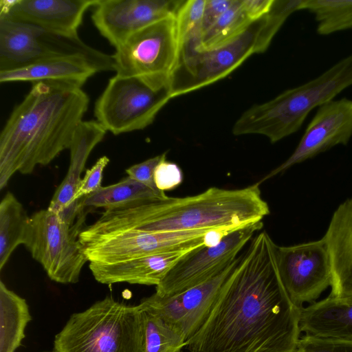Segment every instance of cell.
Returning a JSON list of instances; mask_svg holds the SVG:
<instances>
[{"mask_svg": "<svg viewBox=\"0 0 352 352\" xmlns=\"http://www.w3.org/2000/svg\"><path fill=\"white\" fill-rule=\"evenodd\" d=\"M274 242L253 237L223 284L188 352H296L300 307L289 297L277 269Z\"/></svg>", "mask_w": 352, "mask_h": 352, "instance_id": "1", "label": "cell"}, {"mask_svg": "<svg viewBox=\"0 0 352 352\" xmlns=\"http://www.w3.org/2000/svg\"><path fill=\"white\" fill-rule=\"evenodd\" d=\"M81 87L60 81L33 83L0 134V190L16 172L30 174L69 148L89 104Z\"/></svg>", "mask_w": 352, "mask_h": 352, "instance_id": "2", "label": "cell"}, {"mask_svg": "<svg viewBox=\"0 0 352 352\" xmlns=\"http://www.w3.org/2000/svg\"><path fill=\"white\" fill-rule=\"evenodd\" d=\"M269 214L268 204L256 183L241 189L211 187L194 196L168 197L126 209L106 210L85 228L93 232L232 231L261 221Z\"/></svg>", "mask_w": 352, "mask_h": 352, "instance_id": "3", "label": "cell"}, {"mask_svg": "<svg viewBox=\"0 0 352 352\" xmlns=\"http://www.w3.org/2000/svg\"><path fill=\"white\" fill-rule=\"evenodd\" d=\"M352 85V53L319 76L245 111L232 127L234 135L259 134L276 143L297 132L316 107Z\"/></svg>", "mask_w": 352, "mask_h": 352, "instance_id": "4", "label": "cell"}, {"mask_svg": "<svg viewBox=\"0 0 352 352\" xmlns=\"http://www.w3.org/2000/svg\"><path fill=\"white\" fill-rule=\"evenodd\" d=\"M303 2L304 0H275L267 14L218 48L196 52L184 46L173 80L171 98L213 84L230 75L250 56L267 50L287 19L294 12L302 10Z\"/></svg>", "mask_w": 352, "mask_h": 352, "instance_id": "5", "label": "cell"}, {"mask_svg": "<svg viewBox=\"0 0 352 352\" xmlns=\"http://www.w3.org/2000/svg\"><path fill=\"white\" fill-rule=\"evenodd\" d=\"M144 311L111 296L72 314L55 336L54 352H142Z\"/></svg>", "mask_w": 352, "mask_h": 352, "instance_id": "6", "label": "cell"}, {"mask_svg": "<svg viewBox=\"0 0 352 352\" xmlns=\"http://www.w3.org/2000/svg\"><path fill=\"white\" fill-rule=\"evenodd\" d=\"M182 49L175 14L171 15L140 30L117 47L111 56L114 71L170 95Z\"/></svg>", "mask_w": 352, "mask_h": 352, "instance_id": "7", "label": "cell"}, {"mask_svg": "<svg viewBox=\"0 0 352 352\" xmlns=\"http://www.w3.org/2000/svg\"><path fill=\"white\" fill-rule=\"evenodd\" d=\"M85 214L73 226L63 222L47 208L31 216V231L26 248L48 277L62 284L76 283L88 259L79 241Z\"/></svg>", "mask_w": 352, "mask_h": 352, "instance_id": "8", "label": "cell"}, {"mask_svg": "<svg viewBox=\"0 0 352 352\" xmlns=\"http://www.w3.org/2000/svg\"><path fill=\"white\" fill-rule=\"evenodd\" d=\"M210 231L93 232L83 228L78 238L89 263H109L170 251L193 250L205 245L204 237Z\"/></svg>", "mask_w": 352, "mask_h": 352, "instance_id": "9", "label": "cell"}, {"mask_svg": "<svg viewBox=\"0 0 352 352\" xmlns=\"http://www.w3.org/2000/svg\"><path fill=\"white\" fill-rule=\"evenodd\" d=\"M170 99L167 91H155L135 78L116 74L96 100L94 112L107 131L119 135L151 125Z\"/></svg>", "mask_w": 352, "mask_h": 352, "instance_id": "10", "label": "cell"}, {"mask_svg": "<svg viewBox=\"0 0 352 352\" xmlns=\"http://www.w3.org/2000/svg\"><path fill=\"white\" fill-rule=\"evenodd\" d=\"M262 227V221L252 223L230 232L216 245H204L190 250L155 287V293L162 296L173 295L215 277L238 257Z\"/></svg>", "mask_w": 352, "mask_h": 352, "instance_id": "11", "label": "cell"}, {"mask_svg": "<svg viewBox=\"0 0 352 352\" xmlns=\"http://www.w3.org/2000/svg\"><path fill=\"white\" fill-rule=\"evenodd\" d=\"M281 282L292 301L302 308L331 285L332 265L327 243L320 239L274 248Z\"/></svg>", "mask_w": 352, "mask_h": 352, "instance_id": "12", "label": "cell"}, {"mask_svg": "<svg viewBox=\"0 0 352 352\" xmlns=\"http://www.w3.org/2000/svg\"><path fill=\"white\" fill-rule=\"evenodd\" d=\"M241 255L210 280L182 292L159 296L154 293L141 300L139 305L159 316L186 338H191L201 327L223 284L239 262Z\"/></svg>", "mask_w": 352, "mask_h": 352, "instance_id": "13", "label": "cell"}, {"mask_svg": "<svg viewBox=\"0 0 352 352\" xmlns=\"http://www.w3.org/2000/svg\"><path fill=\"white\" fill-rule=\"evenodd\" d=\"M352 138V99L342 98L319 107L292 154L258 182L283 173L338 145H347Z\"/></svg>", "mask_w": 352, "mask_h": 352, "instance_id": "14", "label": "cell"}, {"mask_svg": "<svg viewBox=\"0 0 352 352\" xmlns=\"http://www.w3.org/2000/svg\"><path fill=\"white\" fill-rule=\"evenodd\" d=\"M183 1L98 0L91 20L115 48L146 26L176 14Z\"/></svg>", "mask_w": 352, "mask_h": 352, "instance_id": "15", "label": "cell"}, {"mask_svg": "<svg viewBox=\"0 0 352 352\" xmlns=\"http://www.w3.org/2000/svg\"><path fill=\"white\" fill-rule=\"evenodd\" d=\"M72 54L69 38L30 23L0 17V72L22 68L53 56Z\"/></svg>", "mask_w": 352, "mask_h": 352, "instance_id": "16", "label": "cell"}, {"mask_svg": "<svg viewBox=\"0 0 352 352\" xmlns=\"http://www.w3.org/2000/svg\"><path fill=\"white\" fill-rule=\"evenodd\" d=\"M98 0H1L0 17L36 25L66 38H79L78 30L87 10Z\"/></svg>", "mask_w": 352, "mask_h": 352, "instance_id": "17", "label": "cell"}, {"mask_svg": "<svg viewBox=\"0 0 352 352\" xmlns=\"http://www.w3.org/2000/svg\"><path fill=\"white\" fill-rule=\"evenodd\" d=\"M190 250L170 251L116 263H89V266L95 280L102 284L127 283L156 287Z\"/></svg>", "mask_w": 352, "mask_h": 352, "instance_id": "18", "label": "cell"}, {"mask_svg": "<svg viewBox=\"0 0 352 352\" xmlns=\"http://www.w3.org/2000/svg\"><path fill=\"white\" fill-rule=\"evenodd\" d=\"M105 72L98 63L81 54H60L50 56L26 67L0 72V82L43 81L70 82L82 87L97 72Z\"/></svg>", "mask_w": 352, "mask_h": 352, "instance_id": "19", "label": "cell"}, {"mask_svg": "<svg viewBox=\"0 0 352 352\" xmlns=\"http://www.w3.org/2000/svg\"><path fill=\"white\" fill-rule=\"evenodd\" d=\"M322 237L332 265L329 296H352V196L336 209Z\"/></svg>", "mask_w": 352, "mask_h": 352, "instance_id": "20", "label": "cell"}, {"mask_svg": "<svg viewBox=\"0 0 352 352\" xmlns=\"http://www.w3.org/2000/svg\"><path fill=\"white\" fill-rule=\"evenodd\" d=\"M300 329L306 336L352 342V296H329L302 307Z\"/></svg>", "mask_w": 352, "mask_h": 352, "instance_id": "21", "label": "cell"}, {"mask_svg": "<svg viewBox=\"0 0 352 352\" xmlns=\"http://www.w3.org/2000/svg\"><path fill=\"white\" fill-rule=\"evenodd\" d=\"M107 132L97 120H82L78 126L69 148L70 161L68 170L50 202L49 210L58 214L74 202L88 157Z\"/></svg>", "mask_w": 352, "mask_h": 352, "instance_id": "22", "label": "cell"}, {"mask_svg": "<svg viewBox=\"0 0 352 352\" xmlns=\"http://www.w3.org/2000/svg\"><path fill=\"white\" fill-rule=\"evenodd\" d=\"M168 196L127 176L119 182L102 186L95 192L82 197L84 208H100L106 210H123Z\"/></svg>", "mask_w": 352, "mask_h": 352, "instance_id": "23", "label": "cell"}, {"mask_svg": "<svg viewBox=\"0 0 352 352\" xmlns=\"http://www.w3.org/2000/svg\"><path fill=\"white\" fill-rule=\"evenodd\" d=\"M30 231L31 217L16 197L8 192L0 202V270L19 245H26Z\"/></svg>", "mask_w": 352, "mask_h": 352, "instance_id": "24", "label": "cell"}, {"mask_svg": "<svg viewBox=\"0 0 352 352\" xmlns=\"http://www.w3.org/2000/svg\"><path fill=\"white\" fill-rule=\"evenodd\" d=\"M32 320L26 300L0 281V352H15Z\"/></svg>", "mask_w": 352, "mask_h": 352, "instance_id": "25", "label": "cell"}, {"mask_svg": "<svg viewBox=\"0 0 352 352\" xmlns=\"http://www.w3.org/2000/svg\"><path fill=\"white\" fill-rule=\"evenodd\" d=\"M255 21L246 10L243 0H234L231 6L208 31L184 46L196 52L218 48L237 37Z\"/></svg>", "mask_w": 352, "mask_h": 352, "instance_id": "26", "label": "cell"}, {"mask_svg": "<svg viewBox=\"0 0 352 352\" xmlns=\"http://www.w3.org/2000/svg\"><path fill=\"white\" fill-rule=\"evenodd\" d=\"M302 10L314 15L319 35L352 29V0H305Z\"/></svg>", "mask_w": 352, "mask_h": 352, "instance_id": "27", "label": "cell"}, {"mask_svg": "<svg viewBox=\"0 0 352 352\" xmlns=\"http://www.w3.org/2000/svg\"><path fill=\"white\" fill-rule=\"evenodd\" d=\"M144 320L142 352H181L186 347L187 341L184 336L159 316L144 311Z\"/></svg>", "mask_w": 352, "mask_h": 352, "instance_id": "28", "label": "cell"}, {"mask_svg": "<svg viewBox=\"0 0 352 352\" xmlns=\"http://www.w3.org/2000/svg\"><path fill=\"white\" fill-rule=\"evenodd\" d=\"M205 3L206 0L183 1L177 9L175 19L182 47L197 37Z\"/></svg>", "mask_w": 352, "mask_h": 352, "instance_id": "29", "label": "cell"}, {"mask_svg": "<svg viewBox=\"0 0 352 352\" xmlns=\"http://www.w3.org/2000/svg\"><path fill=\"white\" fill-rule=\"evenodd\" d=\"M296 352H352V342L304 336Z\"/></svg>", "mask_w": 352, "mask_h": 352, "instance_id": "30", "label": "cell"}, {"mask_svg": "<svg viewBox=\"0 0 352 352\" xmlns=\"http://www.w3.org/2000/svg\"><path fill=\"white\" fill-rule=\"evenodd\" d=\"M109 161L108 157L105 155L102 156L91 168L86 170L85 175L82 179L74 195V201L89 196L102 187L101 182L103 171Z\"/></svg>", "mask_w": 352, "mask_h": 352, "instance_id": "31", "label": "cell"}, {"mask_svg": "<svg viewBox=\"0 0 352 352\" xmlns=\"http://www.w3.org/2000/svg\"><path fill=\"white\" fill-rule=\"evenodd\" d=\"M166 159L158 164L154 172L155 184L158 190L163 192L177 188L183 180L181 168Z\"/></svg>", "mask_w": 352, "mask_h": 352, "instance_id": "32", "label": "cell"}, {"mask_svg": "<svg viewBox=\"0 0 352 352\" xmlns=\"http://www.w3.org/2000/svg\"><path fill=\"white\" fill-rule=\"evenodd\" d=\"M166 158V152L130 166L126 173L131 178L155 190H160L155 184L154 172L158 164Z\"/></svg>", "mask_w": 352, "mask_h": 352, "instance_id": "33", "label": "cell"}, {"mask_svg": "<svg viewBox=\"0 0 352 352\" xmlns=\"http://www.w3.org/2000/svg\"><path fill=\"white\" fill-rule=\"evenodd\" d=\"M233 1L234 0H206L201 27L198 36L195 40L203 35L217 22L231 6Z\"/></svg>", "mask_w": 352, "mask_h": 352, "instance_id": "34", "label": "cell"}, {"mask_svg": "<svg viewBox=\"0 0 352 352\" xmlns=\"http://www.w3.org/2000/svg\"><path fill=\"white\" fill-rule=\"evenodd\" d=\"M54 352V351H53Z\"/></svg>", "mask_w": 352, "mask_h": 352, "instance_id": "35", "label": "cell"}, {"mask_svg": "<svg viewBox=\"0 0 352 352\" xmlns=\"http://www.w3.org/2000/svg\"><path fill=\"white\" fill-rule=\"evenodd\" d=\"M182 352V351H181Z\"/></svg>", "mask_w": 352, "mask_h": 352, "instance_id": "36", "label": "cell"}]
</instances>
